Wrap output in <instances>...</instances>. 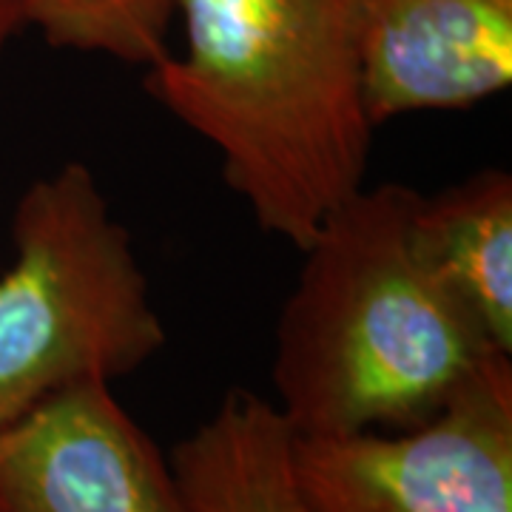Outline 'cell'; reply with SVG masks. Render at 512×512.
Returning a JSON list of instances; mask_svg holds the SVG:
<instances>
[{"mask_svg": "<svg viewBox=\"0 0 512 512\" xmlns=\"http://www.w3.org/2000/svg\"><path fill=\"white\" fill-rule=\"evenodd\" d=\"M0 274V430L57 390L117 382L168 342L134 237L86 163L20 194Z\"/></svg>", "mask_w": 512, "mask_h": 512, "instance_id": "3957f363", "label": "cell"}, {"mask_svg": "<svg viewBox=\"0 0 512 512\" xmlns=\"http://www.w3.org/2000/svg\"><path fill=\"white\" fill-rule=\"evenodd\" d=\"M416 194L365 183L299 248L271 362V402L296 436L413 427L504 353L421 254Z\"/></svg>", "mask_w": 512, "mask_h": 512, "instance_id": "7a4b0ae2", "label": "cell"}, {"mask_svg": "<svg viewBox=\"0 0 512 512\" xmlns=\"http://www.w3.org/2000/svg\"><path fill=\"white\" fill-rule=\"evenodd\" d=\"M26 29V0H0V57L6 46Z\"/></svg>", "mask_w": 512, "mask_h": 512, "instance_id": "30bf717a", "label": "cell"}, {"mask_svg": "<svg viewBox=\"0 0 512 512\" xmlns=\"http://www.w3.org/2000/svg\"><path fill=\"white\" fill-rule=\"evenodd\" d=\"M26 23L52 49L154 66L171 52V0H26Z\"/></svg>", "mask_w": 512, "mask_h": 512, "instance_id": "9c48e42d", "label": "cell"}, {"mask_svg": "<svg viewBox=\"0 0 512 512\" xmlns=\"http://www.w3.org/2000/svg\"><path fill=\"white\" fill-rule=\"evenodd\" d=\"M0 512H191L171 458L114 396L74 382L0 430Z\"/></svg>", "mask_w": 512, "mask_h": 512, "instance_id": "5b68a950", "label": "cell"}, {"mask_svg": "<svg viewBox=\"0 0 512 512\" xmlns=\"http://www.w3.org/2000/svg\"><path fill=\"white\" fill-rule=\"evenodd\" d=\"M183 49L148 97L217 151L254 222L296 251L367 180L370 114L350 0H171Z\"/></svg>", "mask_w": 512, "mask_h": 512, "instance_id": "6da1fadb", "label": "cell"}, {"mask_svg": "<svg viewBox=\"0 0 512 512\" xmlns=\"http://www.w3.org/2000/svg\"><path fill=\"white\" fill-rule=\"evenodd\" d=\"M291 464L311 512H512V356L413 427L293 433Z\"/></svg>", "mask_w": 512, "mask_h": 512, "instance_id": "277c9868", "label": "cell"}, {"mask_svg": "<svg viewBox=\"0 0 512 512\" xmlns=\"http://www.w3.org/2000/svg\"><path fill=\"white\" fill-rule=\"evenodd\" d=\"M370 123L473 109L512 83V0H350Z\"/></svg>", "mask_w": 512, "mask_h": 512, "instance_id": "8992f818", "label": "cell"}, {"mask_svg": "<svg viewBox=\"0 0 512 512\" xmlns=\"http://www.w3.org/2000/svg\"><path fill=\"white\" fill-rule=\"evenodd\" d=\"M421 254L495 348L512 353V174L490 165L416 194Z\"/></svg>", "mask_w": 512, "mask_h": 512, "instance_id": "52a82bcc", "label": "cell"}, {"mask_svg": "<svg viewBox=\"0 0 512 512\" xmlns=\"http://www.w3.org/2000/svg\"><path fill=\"white\" fill-rule=\"evenodd\" d=\"M291 441L271 399L231 387L168 458L191 512H311L293 478Z\"/></svg>", "mask_w": 512, "mask_h": 512, "instance_id": "ba28073f", "label": "cell"}]
</instances>
